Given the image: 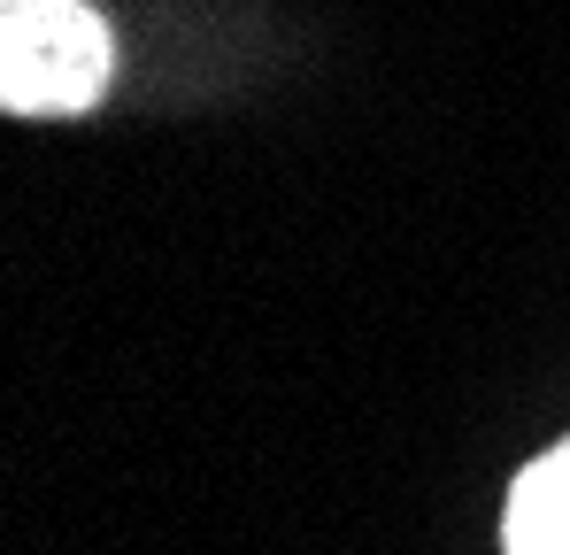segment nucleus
<instances>
[{"label":"nucleus","instance_id":"nucleus-1","mask_svg":"<svg viewBox=\"0 0 570 555\" xmlns=\"http://www.w3.org/2000/svg\"><path fill=\"white\" fill-rule=\"evenodd\" d=\"M116 86V39L86 0H0V108L86 116Z\"/></svg>","mask_w":570,"mask_h":555},{"label":"nucleus","instance_id":"nucleus-2","mask_svg":"<svg viewBox=\"0 0 570 555\" xmlns=\"http://www.w3.org/2000/svg\"><path fill=\"white\" fill-rule=\"evenodd\" d=\"M501 548L509 555H570V440L548 448L532 470H517L509 517H501Z\"/></svg>","mask_w":570,"mask_h":555}]
</instances>
